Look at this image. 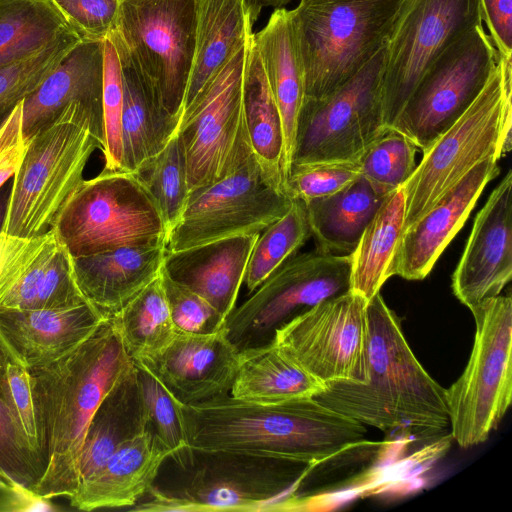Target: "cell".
Returning <instances> with one entry per match:
<instances>
[{
	"instance_id": "83f0119b",
	"label": "cell",
	"mask_w": 512,
	"mask_h": 512,
	"mask_svg": "<svg viewBox=\"0 0 512 512\" xmlns=\"http://www.w3.org/2000/svg\"><path fill=\"white\" fill-rule=\"evenodd\" d=\"M252 27L244 0H199L195 54L183 112L204 94L230 58L245 45L253 34Z\"/></svg>"
},
{
	"instance_id": "f907efd6",
	"label": "cell",
	"mask_w": 512,
	"mask_h": 512,
	"mask_svg": "<svg viewBox=\"0 0 512 512\" xmlns=\"http://www.w3.org/2000/svg\"><path fill=\"white\" fill-rule=\"evenodd\" d=\"M45 502L0 472V512L47 509Z\"/></svg>"
},
{
	"instance_id": "4fadbf2b",
	"label": "cell",
	"mask_w": 512,
	"mask_h": 512,
	"mask_svg": "<svg viewBox=\"0 0 512 512\" xmlns=\"http://www.w3.org/2000/svg\"><path fill=\"white\" fill-rule=\"evenodd\" d=\"M350 289V254L296 253L232 310L225 320L226 336L238 352L268 344L295 316Z\"/></svg>"
},
{
	"instance_id": "44dd1931",
	"label": "cell",
	"mask_w": 512,
	"mask_h": 512,
	"mask_svg": "<svg viewBox=\"0 0 512 512\" xmlns=\"http://www.w3.org/2000/svg\"><path fill=\"white\" fill-rule=\"evenodd\" d=\"M103 320L89 303L59 310L0 307V338L12 358L29 370L73 351Z\"/></svg>"
},
{
	"instance_id": "f35d334b",
	"label": "cell",
	"mask_w": 512,
	"mask_h": 512,
	"mask_svg": "<svg viewBox=\"0 0 512 512\" xmlns=\"http://www.w3.org/2000/svg\"><path fill=\"white\" fill-rule=\"evenodd\" d=\"M80 40L70 29L37 53L0 68V125Z\"/></svg>"
},
{
	"instance_id": "7a4b0ae2",
	"label": "cell",
	"mask_w": 512,
	"mask_h": 512,
	"mask_svg": "<svg viewBox=\"0 0 512 512\" xmlns=\"http://www.w3.org/2000/svg\"><path fill=\"white\" fill-rule=\"evenodd\" d=\"M363 382L324 383L314 398L326 407L386 433L427 440L450 433L446 389L420 364L396 314L377 293L366 305Z\"/></svg>"
},
{
	"instance_id": "e575fe53",
	"label": "cell",
	"mask_w": 512,
	"mask_h": 512,
	"mask_svg": "<svg viewBox=\"0 0 512 512\" xmlns=\"http://www.w3.org/2000/svg\"><path fill=\"white\" fill-rule=\"evenodd\" d=\"M70 29L52 0H0V68L37 53Z\"/></svg>"
},
{
	"instance_id": "e0dca14e",
	"label": "cell",
	"mask_w": 512,
	"mask_h": 512,
	"mask_svg": "<svg viewBox=\"0 0 512 512\" xmlns=\"http://www.w3.org/2000/svg\"><path fill=\"white\" fill-rule=\"evenodd\" d=\"M250 38L181 115L177 132L184 145L190 192L221 175L235 145L243 120L242 85Z\"/></svg>"
},
{
	"instance_id": "f5cc1de1",
	"label": "cell",
	"mask_w": 512,
	"mask_h": 512,
	"mask_svg": "<svg viewBox=\"0 0 512 512\" xmlns=\"http://www.w3.org/2000/svg\"><path fill=\"white\" fill-rule=\"evenodd\" d=\"M14 360L0 338V388H8L7 367Z\"/></svg>"
},
{
	"instance_id": "cb8c5ba5",
	"label": "cell",
	"mask_w": 512,
	"mask_h": 512,
	"mask_svg": "<svg viewBox=\"0 0 512 512\" xmlns=\"http://www.w3.org/2000/svg\"><path fill=\"white\" fill-rule=\"evenodd\" d=\"M259 233L166 250L162 270L209 302L226 320L235 308L253 245Z\"/></svg>"
},
{
	"instance_id": "6da1fadb",
	"label": "cell",
	"mask_w": 512,
	"mask_h": 512,
	"mask_svg": "<svg viewBox=\"0 0 512 512\" xmlns=\"http://www.w3.org/2000/svg\"><path fill=\"white\" fill-rule=\"evenodd\" d=\"M133 367L108 318L70 353L28 370L42 473L35 496L47 501L76 493L89 422L103 398Z\"/></svg>"
},
{
	"instance_id": "5b68a950",
	"label": "cell",
	"mask_w": 512,
	"mask_h": 512,
	"mask_svg": "<svg viewBox=\"0 0 512 512\" xmlns=\"http://www.w3.org/2000/svg\"><path fill=\"white\" fill-rule=\"evenodd\" d=\"M174 462L183 472L180 480L165 488L153 485L135 510L272 511L314 468L291 460L190 447Z\"/></svg>"
},
{
	"instance_id": "7bdbcfd3",
	"label": "cell",
	"mask_w": 512,
	"mask_h": 512,
	"mask_svg": "<svg viewBox=\"0 0 512 512\" xmlns=\"http://www.w3.org/2000/svg\"><path fill=\"white\" fill-rule=\"evenodd\" d=\"M123 86L121 66L116 47L108 36L104 40L103 125L104 168L106 171H123L121 114Z\"/></svg>"
},
{
	"instance_id": "277c9868",
	"label": "cell",
	"mask_w": 512,
	"mask_h": 512,
	"mask_svg": "<svg viewBox=\"0 0 512 512\" xmlns=\"http://www.w3.org/2000/svg\"><path fill=\"white\" fill-rule=\"evenodd\" d=\"M103 148V120L80 104L66 106L29 138L12 180L2 232L35 237L51 230L84 180L91 155Z\"/></svg>"
},
{
	"instance_id": "ab89813d",
	"label": "cell",
	"mask_w": 512,
	"mask_h": 512,
	"mask_svg": "<svg viewBox=\"0 0 512 512\" xmlns=\"http://www.w3.org/2000/svg\"><path fill=\"white\" fill-rule=\"evenodd\" d=\"M417 147L402 133L387 128L359 160L360 174L379 194L401 187L416 168Z\"/></svg>"
},
{
	"instance_id": "b9f144b4",
	"label": "cell",
	"mask_w": 512,
	"mask_h": 512,
	"mask_svg": "<svg viewBox=\"0 0 512 512\" xmlns=\"http://www.w3.org/2000/svg\"><path fill=\"white\" fill-rule=\"evenodd\" d=\"M136 366V365H135ZM148 426L175 460L188 448L181 404L148 371L136 366Z\"/></svg>"
},
{
	"instance_id": "d4e9b609",
	"label": "cell",
	"mask_w": 512,
	"mask_h": 512,
	"mask_svg": "<svg viewBox=\"0 0 512 512\" xmlns=\"http://www.w3.org/2000/svg\"><path fill=\"white\" fill-rule=\"evenodd\" d=\"M170 457L152 429L124 442L69 498L79 510L132 507L154 485Z\"/></svg>"
},
{
	"instance_id": "ffe728a7",
	"label": "cell",
	"mask_w": 512,
	"mask_h": 512,
	"mask_svg": "<svg viewBox=\"0 0 512 512\" xmlns=\"http://www.w3.org/2000/svg\"><path fill=\"white\" fill-rule=\"evenodd\" d=\"M499 171L498 160L494 158L476 164L426 214L403 230L390 266V277L426 278Z\"/></svg>"
},
{
	"instance_id": "52a82bcc",
	"label": "cell",
	"mask_w": 512,
	"mask_h": 512,
	"mask_svg": "<svg viewBox=\"0 0 512 512\" xmlns=\"http://www.w3.org/2000/svg\"><path fill=\"white\" fill-rule=\"evenodd\" d=\"M512 58L500 56L489 81L468 109L424 151L402 185L403 230L426 214L476 164L511 149Z\"/></svg>"
},
{
	"instance_id": "30bf717a",
	"label": "cell",
	"mask_w": 512,
	"mask_h": 512,
	"mask_svg": "<svg viewBox=\"0 0 512 512\" xmlns=\"http://www.w3.org/2000/svg\"><path fill=\"white\" fill-rule=\"evenodd\" d=\"M471 312L473 348L463 373L446 389L450 435L463 448L484 442L512 400V298L485 299Z\"/></svg>"
},
{
	"instance_id": "8d00e7d4",
	"label": "cell",
	"mask_w": 512,
	"mask_h": 512,
	"mask_svg": "<svg viewBox=\"0 0 512 512\" xmlns=\"http://www.w3.org/2000/svg\"><path fill=\"white\" fill-rule=\"evenodd\" d=\"M134 174L155 202L169 234L190 195L186 155L178 132Z\"/></svg>"
},
{
	"instance_id": "603a6c76",
	"label": "cell",
	"mask_w": 512,
	"mask_h": 512,
	"mask_svg": "<svg viewBox=\"0 0 512 512\" xmlns=\"http://www.w3.org/2000/svg\"><path fill=\"white\" fill-rule=\"evenodd\" d=\"M166 250L143 245L71 257L74 281L87 303L112 318L160 275Z\"/></svg>"
},
{
	"instance_id": "c3c4849f",
	"label": "cell",
	"mask_w": 512,
	"mask_h": 512,
	"mask_svg": "<svg viewBox=\"0 0 512 512\" xmlns=\"http://www.w3.org/2000/svg\"><path fill=\"white\" fill-rule=\"evenodd\" d=\"M7 382L10 397L25 436L38 457L36 425L28 370L15 360H12L7 367Z\"/></svg>"
},
{
	"instance_id": "9a60e30c",
	"label": "cell",
	"mask_w": 512,
	"mask_h": 512,
	"mask_svg": "<svg viewBox=\"0 0 512 512\" xmlns=\"http://www.w3.org/2000/svg\"><path fill=\"white\" fill-rule=\"evenodd\" d=\"M499 59L482 24L474 26L436 58L391 129L424 151L473 103Z\"/></svg>"
},
{
	"instance_id": "2e32d148",
	"label": "cell",
	"mask_w": 512,
	"mask_h": 512,
	"mask_svg": "<svg viewBox=\"0 0 512 512\" xmlns=\"http://www.w3.org/2000/svg\"><path fill=\"white\" fill-rule=\"evenodd\" d=\"M367 302L351 291L322 301L278 328L272 341L323 384L363 382Z\"/></svg>"
},
{
	"instance_id": "7402d4cb",
	"label": "cell",
	"mask_w": 512,
	"mask_h": 512,
	"mask_svg": "<svg viewBox=\"0 0 512 512\" xmlns=\"http://www.w3.org/2000/svg\"><path fill=\"white\" fill-rule=\"evenodd\" d=\"M104 40L77 42L22 102V128L29 140L70 104L103 120Z\"/></svg>"
},
{
	"instance_id": "60d3db41",
	"label": "cell",
	"mask_w": 512,
	"mask_h": 512,
	"mask_svg": "<svg viewBox=\"0 0 512 512\" xmlns=\"http://www.w3.org/2000/svg\"><path fill=\"white\" fill-rule=\"evenodd\" d=\"M0 472L32 494L42 477L37 454L25 436L9 387L0 388Z\"/></svg>"
},
{
	"instance_id": "d6986e66",
	"label": "cell",
	"mask_w": 512,
	"mask_h": 512,
	"mask_svg": "<svg viewBox=\"0 0 512 512\" xmlns=\"http://www.w3.org/2000/svg\"><path fill=\"white\" fill-rule=\"evenodd\" d=\"M239 352L225 330L211 334L176 331L154 356L134 361L152 374L181 404L207 401L230 393Z\"/></svg>"
},
{
	"instance_id": "d6a6232c",
	"label": "cell",
	"mask_w": 512,
	"mask_h": 512,
	"mask_svg": "<svg viewBox=\"0 0 512 512\" xmlns=\"http://www.w3.org/2000/svg\"><path fill=\"white\" fill-rule=\"evenodd\" d=\"M63 245L55 229L35 236L0 233V307L40 309L48 268Z\"/></svg>"
},
{
	"instance_id": "f546056e",
	"label": "cell",
	"mask_w": 512,
	"mask_h": 512,
	"mask_svg": "<svg viewBox=\"0 0 512 512\" xmlns=\"http://www.w3.org/2000/svg\"><path fill=\"white\" fill-rule=\"evenodd\" d=\"M243 121L262 178L285 192L282 120L253 42L249 40L242 85Z\"/></svg>"
},
{
	"instance_id": "f1b7e54d",
	"label": "cell",
	"mask_w": 512,
	"mask_h": 512,
	"mask_svg": "<svg viewBox=\"0 0 512 512\" xmlns=\"http://www.w3.org/2000/svg\"><path fill=\"white\" fill-rule=\"evenodd\" d=\"M148 428L137 368L125 374L103 398L87 427L79 462V485L127 440Z\"/></svg>"
},
{
	"instance_id": "ac0fdd59",
	"label": "cell",
	"mask_w": 512,
	"mask_h": 512,
	"mask_svg": "<svg viewBox=\"0 0 512 512\" xmlns=\"http://www.w3.org/2000/svg\"><path fill=\"white\" fill-rule=\"evenodd\" d=\"M512 277V171L493 189L477 213L460 261L452 274L456 298L474 310L498 296Z\"/></svg>"
},
{
	"instance_id": "8992f818",
	"label": "cell",
	"mask_w": 512,
	"mask_h": 512,
	"mask_svg": "<svg viewBox=\"0 0 512 512\" xmlns=\"http://www.w3.org/2000/svg\"><path fill=\"white\" fill-rule=\"evenodd\" d=\"M400 0H300L289 10L304 95L324 98L386 45Z\"/></svg>"
},
{
	"instance_id": "5bb4252c",
	"label": "cell",
	"mask_w": 512,
	"mask_h": 512,
	"mask_svg": "<svg viewBox=\"0 0 512 512\" xmlns=\"http://www.w3.org/2000/svg\"><path fill=\"white\" fill-rule=\"evenodd\" d=\"M479 24V0H400L386 43L382 80L386 129L392 127L436 58Z\"/></svg>"
},
{
	"instance_id": "836d02e7",
	"label": "cell",
	"mask_w": 512,
	"mask_h": 512,
	"mask_svg": "<svg viewBox=\"0 0 512 512\" xmlns=\"http://www.w3.org/2000/svg\"><path fill=\"white\" fill-rule=\"evenodd\" d=\"M401 187L387 194L368 223L351 257V289L369 301L390 278V266L405 220Z\"/></svg>"
},
{
	"instance_id": "8fae6325",
	"label": "cell",
	"mask_w": 512,
	"mask_h": 512,
	"mask_svg": "<svg viewBox=\"0 0 512 512\" xmlns=\"http://www.w3.org/2000/svg\"><path fill=\"white\" fill-rule=\"evenodd\" d=\"M199 0H120L109 36L129 54L163 108L180 120L192 71Z\"/></svg>"
},
{
	"instance_id": "f6af8a7d",
	"label": "cell",
	"mask_w": 512,
	"mask_h": 512,
	"mask_svg": "<svg viewBox=\"0 0 512 512\" xmlns=\"http://www.w3.org/2000/svg\"><path fill=\"white\" fill-rule=\"evenodd\" d=\"M169 313L177 331L211 334L224 329L225 318L204 298L172 280L161 269Z\"/></svg>"
},
{
	"instance_id": "681fc988",
	"label": "cell",
	"mask_w": 512,
	"mask_h": 512,
	"mask_svg": "<svg viewBox=\"0 0 512 512\" xmlns=\"http://www.w3.org/2000/svg\"><path fill=\"white\" fill-rule=\"evenodd\" d=\"M482 22L500 56L512 58V0H479Z\"/></svg>"
},
{
	"instance_id": "816d5d0a",
	"label": "cell",
	"mask_w": 512,
	"mask_h": 512,
	"mask_svg": "<svg viewBox=\"0 0 512 512\" xmlns=\"http://www.w3.org/2000/svg\"><path fill=\"white\" fill-rule=\"evenodd\" d=\"M291 1L292 0H244L253 24L258 19V16L264 7L280 9L284 8Z\"/></svg>"
},
{
	"instance_id": "1f68e13d",
	"label": "cell",
	"mask_w": 512,
	"mask_h": 512,
	"mask_svg": "<svg viewBox=\"0 0 512 512\" xmlns=\"http://www.w3.org/2000/svg\"><path fill=\"white\" fill-rule=\"evenodd\" d=\"M384 198L360 176L334 194L304 202L315 249L334 255L352 253Z\"/></svg>"
},
{
	"instance_id": "4316f807",
	"label": "cell",
	"mask_w": 512,
	"mask_h": 512,
	"mask_svg": "<svg viewBox=\"0 0 512 512\" xmlns=\"http://www.w3.org/2000/svg\"><path fill=\"white\" fill-rule=\"evenodd\" d=\"M253 42L282 120L286 183L292 165L298 115L305 97L289 10L275 9L265 27L253 33Z\"/></svg>"
},
{
	"instance_id": "ba28073f",
	"label": "cell",
	"mask_w": 512,
	"mask_h": 512,
	"mask_svg": "<svg viewBox=\"0 0 512 512\" xmlns=\"http://www.w3.org/2000/svg\"><path fill=\"white\" fill-rule=\"evenodd\" d=\"M292 202L263 180L242 120L221 175L190 192L179 222L168 234L167 250L260 233L281 218Z\"/></svg>"
},
{
	"instance_id": "d590c367",
	"label": "cell",
	"mask_w": 512,
	"mask_h": 512,
	"mask_svg": "<svg viewBox=\"0 0 512 512\" xmlns=\"http://www.w3.org/2000/svg\"><path fill=\"white\" fill-rule=\"evenodd\" d=\"M111 319L133 361L162 351L177 331L169 313L161 275Z\"/></svg>"
},
{
	"instance_id": "7c38bea8",
	"label": "cell",
	"mask_w": 512,
	"mask_h": 512,
	"mask_svg": "<svg viewBox=\"0 0 512 512\" xmlns=\"http://www.w3.org/2000/svg\"><path fill=\"white\" fill-rule=\"evenodd\" d=\"M385 58L386 45L330 95L321 99L304 97L292 165L359 162L370 144L386 130L382 116Z\"/></svg>"
},
{
	"instance_id": "3957f363",
	"label": "cell",
	"mask_w": 512,
	"mask_h": 512,
	"mask_svg": "<svg viewBox=\"0 0 512 512\" xmlns=\"http://www.w3.org/2000/svg\"><path fill=\"white\" fill-rule=\"evenodd\" d=\"M188 446L316 466L366 443V428L314 397L263 404L229 393L181 405Z\"/></svg>"
},
{
	"instance_id": "7dc6e473",
	"label": "cell",
	"mask_w": 512,
	"mask_h": 512,
	"mask_svg": "<svg viewBox=\"0 0 512 512\" xmlns=\"http://www.w3.org/2000/svg\"><path fill=\"white\" fill-rule=\"evenodd\" d=\"M22 102L0 125V189L14 177L29 143L22 128Z\"/></svg>"
},
{
	"instance_id": "4dcf8cb0",
	"label": "cell",
	"mask_w": 512,
	"mask_h": 512,
	"mask_svg": "<svg viewBox=\"0 0 512 512\" xmlns=\"http://www.w3.org/2000/svg\"><path fill=\"white\" fill-rule=\"evenodd\" d=\"M323 386L272 341L239 352L229 394L240 400L274 404L314 397Z\"/></svg>"
},
{
	"instance_id": "74e56055",
	"label": "cell",
	"mask_w": 512,
	"mask_h": 512,
	"mask_svg": "<svg viewBox=\"0 0 512 512\" xmlns=\"http://www.w3.org/2000/svg\"><path fill=\"white\" fill-rule=\"evenodd\" d=\"M258 235L247 263L244 282L255 291L311 237L305 203L293 199L289 210Z\"/></svg>"
},
{
	"instance_id": "ee69618b",
	"label": "cell",
	"mask_w": 512,
	"mask_h": 512,
	"mask_svg": "<svg viewBox=\"0 0 512 512\" xmlns=\"http://www.w3.org/2000/svg\"><path fill=\"white\" fill-rule=\"evenodd\" d=\"M360 176L359 162L294 164L286 179L285 192L291 199L307 202L334 194Z\"/></svg>"
},
{
	"instance_id": "484cf974",
	"label": "cell",
	"mask_w": 512,
	"mask_h": 512,
	"mask_svg": "<svg viewBox=\"0 0 512 512\" xmlns=\"http://www.w3.org/2000/svg\"><path fill=\"white\" fill-rule=\"evenodd\" d=\"M111 40L118 52L122 74L123 171L134 173L177 133L180 120L163 108L153 88L129 54L112 38Z\"/></svg>"
},
{
	"instance_id": "9c48e42d",
	"label": "cell",
	"mask_w": 512,
	"mask_h": 512,
	"mask_svg": "<svg viewBox=\"0 0 512 512\" xmlns=\"http://www.w3.org/2000/svg\"><path fill=\"white\" fill-rule=\"evenodd\" d=\"M71 257L122 247L167 245L161 214L134 173L106 171L83 180L53 227Z\"/></svg>"
},
{
	"instance_id": "db71d44e",
	"label": "cell",
	"mask_w": 512,
	"mask_h": 512,
	"mask_svg": "<svg viewBox=\"0 0 512 512\" xmlns=\"http://www.w3.org/2000/svg\"><path fill=\"white\" fill-rule=\"evenodd\" d=\"M11 185L12 181L9 184H5L0 189V233L2 232L6 211H7V205L9 201L10 191H11Z\"/></svg>"
},
{
	"instance_id": "bcb514c9",
	"label": "cell",
	"mask_w": 512,
	"mask_h": 512,
	"mask_svg": "<svg viewBox=\"0 0 512 512\" xmlns=\"http://www.w3.org/2000/svg\"><path fill=\"white\" fill-rule=\"evenodd\" d=\"M85 40H105L114 28L120 0H52Z\"/></svg>"
}]
</instances>
